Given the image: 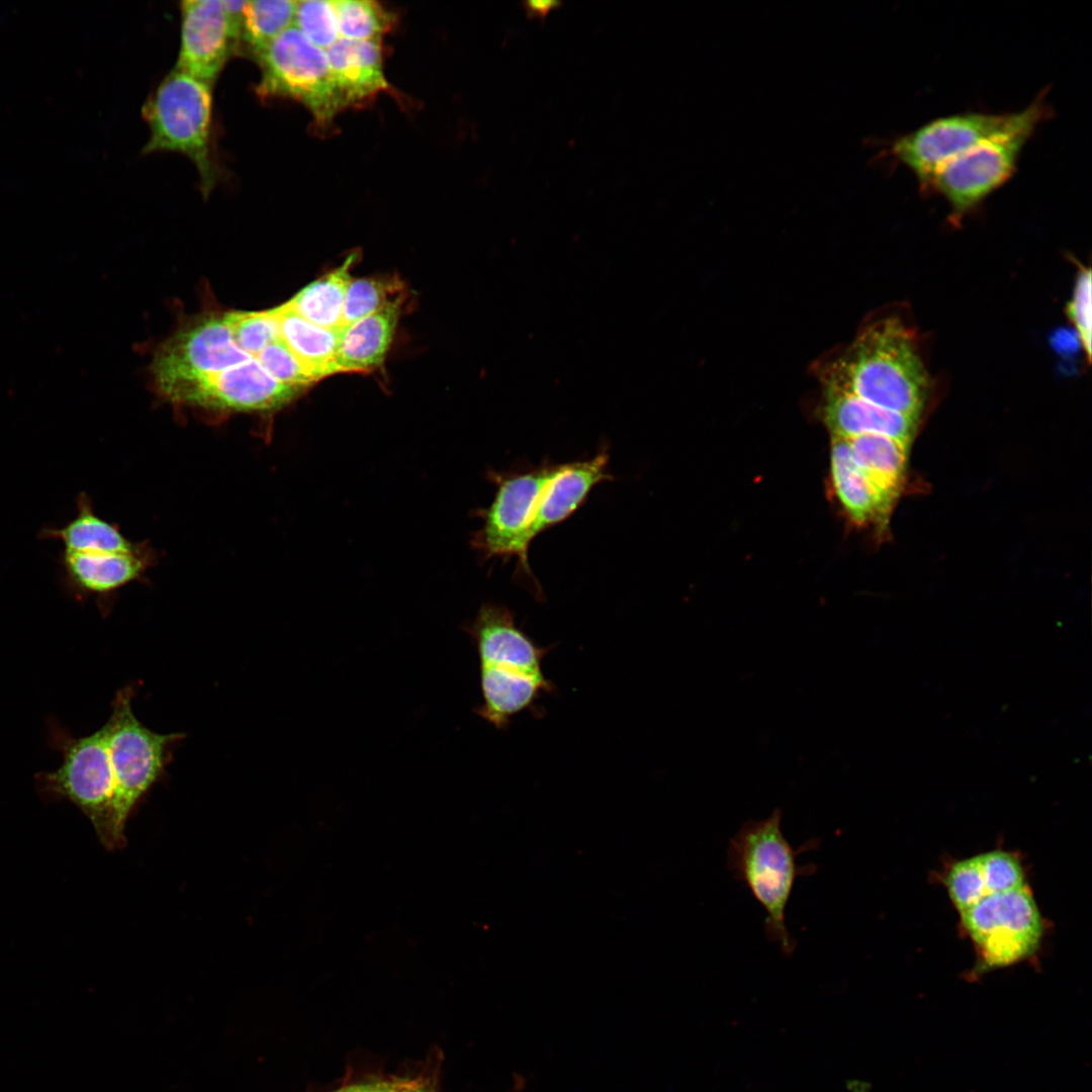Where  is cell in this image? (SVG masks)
I'll list each match as a JSON object with an SVG mask.
<instances>
[{"label":"cell","instance_id":"6da1fadb","mask_svg":"<svg viewBox=\"0 0 1092 1092\" xmlns=\"http://www.w3.org/2000/svg\"><path fill=\"white\" fill-rule=\"evenodd\" d=\"M463 630L478 655L482 703L476 714L496 729H506L518 714L540 713L538 702L556 690L542 668L551 648L539 646L518 627L514 613L500 605H483Z\"/></svg>","mask_w":1092,"mask_h":1092},{"label":"cell","instance_id":"7a4b0ae2","mask_svg":"<svg viewBox=\"0 0 1092 1092\" xmlns=\"http://www.w3.org/2000/svg\"><path fill=\"white\" fill-rule=\"evenodd\" d=\"M831 385L903 415L919 417L929 381L914 339L889 317L869 326L825 374Z\"/></svg>","mask_w":1092,"mask_h":1092},{"label":"cell","instance_id":"3957f363","mask_svg":"<svg viewBox=\"0 0 1092 1092\" xmlns=\"http://www.w3.org/2000/svg\"><path fill=\"white\" fill-rule=\"evenodd\" d=\"M782 816V810L776 808L766 818L743 823L730 839L727 868L765 910L766 938L791 956L797 942L786 926V908L796 878L816 872L815 864L800 866L796 859L803 851L816 848L818 840L794 849L783 834Z\"/></svg>","mask_w":1092,"mask_h":1092},{"label":"cell","instance_id":"277c9868","mask_svg":"<svg viewBox=\"0 0 1092 1092\" xmlns=\"http://www.w3.org/2000/svg\"><path fill=\"white\" fill-rule=\"evenodd\" d=\"M134 689L124 687L112 702L103 725L114 776L112 849L125 844V822L139 801L159 782L184 738L183 733L162 734L146 727L134 715Z\"/></svg>","mask_w":1092,"mask_h":1092},{"label":"cell","instance_id":"5b68a950","mask_svg":"<svg viewBox=\"0 0 1092 1092\" xmlns=\"http://www.w3.org/2000/svg\"><path fill=\"white\" fill-rule=\"evenodd\" d=\"M211 86L176 68L148 99L143 115L150 128L144 153L178 152L198 170L207 194L216 181L211 145Z\"/></svg>","mask_w":1092,"mask_h":1092},{"label":"cell","instance_id":"8992f818","mask_svg":"<svg viewBox=\"0 0 1092 1092\" xmlns=\"http://www.w3.org/2000/svg\"><path fill=\"white\" fill-rule=\"evenodd\" d=\"M1050 113L1045 91H1041L1021 110V117L1013 126L951 159L934 173L929 189L945 198L953 221L1011 178L1024 146Z\"/></svg>","mask_w":1092,"mask_h":1092},{"label":"cell","instance_id":"52a82bcc","mask_svg":"<svg viewBox=\"0 0 1092 1092\" xmlns=\"http://www.w3.org/2000/svg\"><path fill=\"white\" fill-rule=\"evenodd\" d=\"M261 98H288L304 105L318 129H329L344 109L332 80L326 51L295 26L274 38L256 56Z\"/></svg>","mask_w":1092,"mask_h":1092},{"label":"cell","instance_id":"ba28073f","mask_svg":"<svg viewBox=\"0 0 1092 1092\" xmlns=\"http://www.w3.org/2000/svg\"><path fill=\"white\" fill-rule=\"evenodd\" d=\"M55 739L63 762L58 769L41 774L40 785L74 803L91 821L100 841L112 849L114 776L104 727L79 738L57 733Z\"/></svg>","mask_w":1092,"mask_h":1092},{"label":"cell","instance_id":"9c48e42d","mask_svg":"<svg viewBox=\"0 0 1092 1092\" xmlns=\"http://www.w3.org/2000/svg\"><path fill=\"white\" fill-rule=\"evenodd\" d=\"M252 357L235 343L223 315H207L179 330L158 351V388L180 403L203 380Z\"/></svg>","mask_w":1092,"mask_h":1092},{"label":"cell","instance_id":"30bf717a","mask_svg":"<svg viewBox=\"0 0 1092 1092\" xmlns=\"http://www.w3.org/2000/svg\"><path fill=\"white\" fill-rule=\"evenodd\" d=\"M560 464H544L509 474L492 473L496 484L490 506L481 511L482 527L472 545L485 558L516 557L529 576L531 529L540 496Z\"/></svg>","mask_w":1092,"mask_h":1092},{"label":"cell","instance_id":"8fae6325","mask_svg":"<svg viewBox=\"0 0 1092 1092\" xmlns=\"http://www.w3.org/2000/svg\"><path fill=\"white\" fill-rule=\"evenodd\" d=\"M961 916L983 964L989 968L1025 959L1035 950L1043 931L1039 910L1026 885L988 894Z\"/></svg>","mask_w":1092,"mask_h":1092},{"label":"cell","instance_id":"7c38bea8","mask_svg":"<svg viewBox=\"0 0 1092 1092\" xmlns=\"http://www.w3.org/2000/svg\"><path fill=\"white\" fill-rule=\"evenodd\" d=\"M1021 110L1009 113L964 112L931 120L895 139L886 151L907 167L923 190L946 162L1013 126Z\"/></svg>","mask_w":1092,"mask_h":1092},{"label":"cell","instance_id":"4fadbf2b","mask_svg":"<svg viewBox=\"0 0 1092 1092\" xmlns=\"http://www.w3.org/2000/svg\"><path fill=\"white\" fill-rule=\"evenodd\" d=\"M181 41L176 69L210 86L240 42L222 0L181 2Z\"/></svg>","mask_w":1092,"mask_h":1092},{"label":"cell","instance_id":"5bb4252c","mask_svg":"<svg viewBox=\"0 0 1092 1092\" xmlns=\"http://www.w3.org/2000/svg\"><path fill=\"white\" fill-rule=\"evenodd\" d=\"M301 390L276 380L252 357L209 376L182 403L228 412H271L291 402Z\"/></svg>","mask_w":1092,"mask_h":1092},{"label":"cell","instance_id":"9a60e30c","mask_svg":"<svg viewBox=\"0 0 1092 1092\" xmlns=\"http://www.w3.org/2000/svg\"><path fill=\"white\" fill-rule=\"evenodd\" d=\"M326 55L344 109L389 91L390 85L383 71L381 40L340 37L326 50Z\"/></svg>","mask_w":1092,"mask_h":1092},{"label":"cell","instance_id":"2e32d148","mask_svg":"<svg viewBox=\"0 0 1092 1092\" xmlns=\"http://www.w3.org/2000/svg\"><path fill=\"white\" fill-rule=\"evenodd\" d=\"M824 417L833 438L874 434L909 445L919 417L903 415L871 403L851 392L825 384Z\"/></svg>","mask_w":1092,"mask_h":1092},{"label":"cell","instance_id":"e0dca14e","mask_svg":"<svg viewBox=\"0 0 1092 1092\" xmlns=\"http://www.w3.org/2000/svg\"><path fill=\"white\" fill-rule=\"evenodd\" d=\"M608 464L606 448L587 460L560 464L540 496L531 529L532 539L566 520L596 485L612 479Z\"/></svg>","mask_w":1092,"mask_h":1092},{"label":"cell","instance_id":"ac0fdd59","mask_svg":"<svg viewBox=\"0 0 1092 1092\" xmlns=\"http://www.w3.org/2000/svg\"><path fill=\"white\" fill-rule=\"evenodd\" d=\"M64 586L77 598L106 596L138 579L147 567L143 550L130 553L69 552L59 556Z\"/></svg>","mask_w":1092,"mask_h":1092},{"label":"cell","instance_id":"d6986e66","mask_svg":"<svg viewBox=\"0 0 1092 1092\" xmlns=\"http://www.w3.org/2000/svg\"><path fill=\"white\" fill-rule=\"evenodd\" d=\"M404 295L382 309L345 327L334 372H366L382 365L392 342Z\"/></svg>","mask_w":1092,"mask_h":1092},{"label":"cell","instance_id":"ffe728a7","mask_svg":"<svg viewBox=\"0 0 1092 1092\" xmlns=\"http://www.w3.org/2000/svg\"><path fill=\"white\" fill-rule=\"evenodd\" d=\"M831 475L842 508L855 523L867 524L889 511L891 503L856 465L845 439L833 438Z\"/></svg>","mask_w":1092,"mask_h":1092},{"label":"cell","instance_id":"44dd1931","mask_svg":"<svg viewBox=\"0 0 1092 1092\" xmlns=\"http://www.w3.org/2000/svg\"><path fill=\"white\" fill-rule=\"evenodd\" d=\"M274 309L280 339L298 360L320 380L334 374V361L343 329L315 326L297 314L287 303Z\"/></svg>","mask_w":1092,"mask_h":1092},{"label":"cell","instance_id":"7402d4cb","mask_svg":"<svg viewBox=\"0 0 1092 1092\" xmlns=\"http://www.w3.org/2000/svg\"><path fill=\"white\" fill-rule=\"evenodd\" d=\"M38 537L58 539L69 552L130 553L139 550L116 525L94 513L90 498L84 492L78 495L74 519L61 528H42Z\"/></svg>","mask_w":1092,"mask_h":1092},{"label":"cell","instance_id":"603a6c76","mask_svg":"<svg viewBox=\"0 0 1092 1092\" xmlns=\"http://www.w3.org/2000/svg\"><path fill=\"white\" fill-rule=\"evenodd\" d=\"M358 259L351 253L343 264L320 279L311 282L286 303L302 318L330 330L343 328V311L350 269Z\"/></svg>","mask_w":1092,"mask_h":1092},{"label":"cell","instance_id":"cb8c5ba5","mask_svg":"<svg viewBox=\"0 0 1092 1092\" xmlns=\"http://www.w3.org/2000/svg\"><path fill=\"white\" fill-rule=\"evenodd\" d=\"M845 440L856 465L892 503L904 476L908 445L874 434Z\"/></svg>","mask_w":1092,"mask_h":1092},{"label":"cell","instance_id":"d4e9b609","mask_svg":"<svg viewBox=\"0 0 1092 1092\" xmlns=\"http://www.w3.org/2000/svg\"><path fill=\"white\" fill-rule=\"evenodd\" d=\"M296 1H245L240 42H245L254 57L283 31L293 26Z\"/></svg>","mask_w":1092,"mask_h":1092},{"label":"cell","instance_id":"484cf974","mask_svg":"<svg viewBox=\"0 0 1092 1092\" xmlns=\"http://www.w3.org/2000/svg\"><path fill=\"white\" fill-rule=\"evenodd\" d=\"M340 37L381 40L394 24V15L376 1H334Z\"/></svg>","mask_w":1092,"mask_h":1092},{"label":"cell","instance_id":"4316f807","mask_svg":"<svg viewBox=\"0 0 1092 1092\" xmlns=\"http://www.w3.org/2000/svg\"><path fill=\"white\" fill-rule=\"evenodd\" d=\"M402 295L404 286L396 276L351 279L346 291L343 328L382 309Z\"/></svg>","mask_w":1092,"mask_h":1092},{"label":"cell","instance_id":"83f0119b","mask_svg":"<svg viewBox=\"0 0 1092 1092\" xmlns=\"http://www.w3.org/2000/svg\"><path fill=\"white\" fill-rule=\"evenodd\" d=\"M237 346L251 357L280 338L274 309L233 311L223 315Z\"/></svg>","mask_w":1092,"mask_h":1092},{"label":"cell","instance_id":"f1b7e54d","mask_svg":"<svg viewBox=\"0 0 1092 1092\" xmlns=\"http://www.w3.org/2000/svg\"><path fill=\"white\" fill-rule=\"evenodd\" d=\"M293 26L325 51L340 38L334 1H296Z\"/></svg>","mask_w":1092,"mask_h":1092},{"label":"cell","instance_id":"f546056e","mask_svg":"<svg viewBox=\"0 0 1092 1092\" xmlns=\"http://www.w3.org/2000/svg\"><path fill=\"white\" fill-rule=\"evenodd\" d=\"M945 885L948 896L960 913L988 895L978 855L952 864L946 875Z\"/></svg>","mask_w":1092,"mask_h":1092},{"label":"cell","instance_id":"4dcf8cb0","mask_svg":"<svg viewBox=\"0 0 1092 1092\" xmlns=\"http://www.w3.org/2000/svg\"><path fill=\"white\" fill-rule=\"evenodd\" d=\"M253 358L283 384L303 389L318 381L280 338Z\"/></svg>","mask_w":1092,"mask_h":1092},{"label":"cell","instance_id":"1f68e13d","mask_svg":"<svg viewBox=\"0 0 1092 1092\" xmlns=\"http://www.w3.org/2000/svg\"><path fill=\"white\" fill-rule=\"evenodd\" d=\"M988 894L1002 893L1024 886V874L1017 856L1004 850L978 855Z\"/></svg>","mask_w":1092,"mask_h":1092},{"label":"cell","instance_id":"d6a6232c","mask_svg":"<svg viewBox=\"0 0 1092 1092\" xmlns=\"http://www.w3.org/2000/svg\"><path fill=\"white\" fill-rule=\"evenodd\" d=\"M1067 315L1073 324L1087 359H1091V271L1082 268L1076 278L1073 293L1067 305Z\"/></svg>","mask_w":1092,"mask_h":1092},{"label":"cell","instance_id":"836d02e7","mask_svg":"<svg viewBox=\"0 0 1092 1092\" xmlns=\"http://www.w3.org/2000/svg\"><path fill=\"white\" fill-rule=\"evenodd\" d=\"M344 1092H394L393 1084L388 1082L368 1083L352 1085L343 1089Z\"/></svg>","mask_w":1092,"mask_h":1092},{"label":"cell","instance_id":"e575fe53","mask_svg":"<svg viewBox=\"0 0 1092 1092\" xmlns=\"http://www.w3.org/2000/svg\"><path fill=\"white\" fill-rule=\"evenodd\" d=\"M392 1084L394 1092H436L428 1084L421 1081H395Z\"/></svg>","mask_w":1092,"mask_h":1092},{"label":"cell","instance_id":"d590c367","mask_svg":"<svg viewBox=\"0 0 1092 1092\" xmlns=\"http://www.w3.org/2000/svg\"><path fill=\"white\" fill-rule=\"evenodd\" d=\"M555 5H557V2L556 1H551V0L550 1H546V0H544V1H534V0H531V1L525 2V6L527 7V10L531 14H534V15H544Z\"/></svg>","mask_w":1092,"mask_h":1092},{"label":"cell","instance_id":"8d00e7d4","mask_svg":"<svg viewBox=\"0 0 1092 1092\" xmlns=\"http://www.w3.org/2000/svg\"><path fill=\"white\" fill-rule=\"evenodd\" d=\"M337 1092H344V1091H343V1089H342V1090H339V1091H337Z\"/></svg>","mask_w":1092,"mask_h":1092}]
</instances>
